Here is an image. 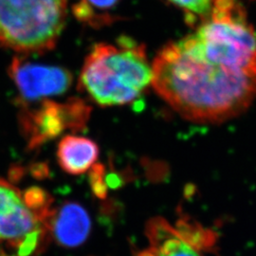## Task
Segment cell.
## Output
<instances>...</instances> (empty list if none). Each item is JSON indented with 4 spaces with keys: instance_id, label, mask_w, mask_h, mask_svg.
<instances>
[{
    "instance_id": "1",
    "label": "cell",
    "mask_w": 256,
    "mask_h": 256,
    "mask_svg": "<svg viewBox=\"0 0 256 256\" xmlns=\"http://www.w3.org/2000/svg\"><path fill=\"white\" fill-rule=\"evenodd\" d=\"M156 92L184 119L216 124L256 99V32L236 0L220 5L152 64Z\"/></svg>"
},
{
    "instance_id": "2",
    "label": "cell",
    "mask_w": 256,
    "mask_h": 256,
    "mask_svg": "<svg viewBox=\"0 0 256 256\" xmlns=\"http://www.w3.org/2000/svg\"><path fill=\"white\" fill-rule=\"evenodd\" d=\"M153 81L146 48L131 38L98 44L86 57L78 88L101 106H120L138 98Z\"/></svg>"
},
{
    "instance_id": "3",
    "label": "cell",
    "mask_w": 256,
    "mask_h": 256,
    "mask_svg": "<svg viewBox=\"0 0 256 256\" xmlns=\"http://www.w3.org/2000/svg\"><path fill=\"white\" fill-rule=\"evenodd\" d=\"M66 0H0V46L21 54L52 50L64 30Z\"/></svg>"
},
{
    "instance_id": "4",
    "label": "cell",
    "mask_w": 256,
    "mask_h": 256,
    "mask_svg": "<svg viewBox=\"0 0 256 256\" xmlns=\"http://www.w3.org/2000/svg\"><path fill=\"white\" fill-rule=\"evenodd\" d=\"M21 106L20 128L30 149L59 137L66 129L82 131L92 114L90 106L80 98H72L63 104L46 100L34 110H28L27 106Z\"/></svg>"
},
{
    "instance_id": "5",
    "label": "cell",
    "mask_w": 256,
    "mask_h": 256,
    "mask_svg": "<svg viewBox=\"0 0 256 256\" xmlns=\"http://www.w3.org/2000/svg\"><path fill=\"white\" fill-rule=\"evenodd\" d=\"M8 74L18 90L20 104L62 95L74 81L72 74L64 68L32 63L23 56L12 60Z\"/></svg>"
},
{
    "instance_id": "6",
    "label": "cell",
    "mask_w": 256,
    "mask_h": 256,
    "mask_svg": "<svg viewBox=\"0 0 256 256\" xmlns=\"http://www.w3.org/2000/svg\"><path fill=\"white\" fill-rule=\"evenodd\" d=\"M44 230L46 225L30 209L18 189L0 178V242L18 247L22 240L34 230Z\"/></svg>"
},
{
    "instance_id": "7",
    "label": "cell",
    "mask_w": 256,
    "mask_h": 256,
    "mask_svg": "<svg viewBox=\"0 0 256 256\" xmlns=\"http://www.w3.org/2000/svg\"><path fill=\"white\" fill-rule=\"evenodd\" d=\"M46 229L52 232L58 244L66 248L78 247L90 236L92 220L82 205L64 202L60 208L52 210Z\"/></svg>"
},
{
    "instance_id": "8",
    "label": "cell",
    "mask_w": 256,
    "mask_h": 256,
    "mask_svg": "<svg viewBox=\"0 0 256 256\" xmlns=\"http://www.w3.org/2000/svg\"><path fill=\"white\" fill-rule=\"evenodd\" d=\"M146 234L155 256H202L185 242L167 220L162 216L147 221Z\"/></svg>"
},
{
    "instance_id": "9",
    "label": "cell",
    "mask_w": 256,
    "mask_h": 256,
    "mask_svg": "<svg viewBox=\"0 0 256 256\" xmlns=\"http://www.w3.org/2000/svg\"><path fill=\"white\" fill-rule=\"evenodd\" d=\"M99 156L96 142L84 137L66 136L57 149L61 168L70 174H82L92 168Z\"/></svg>"
},
{
    "instance_id": "10",
    "label": "cell",
    "mask_w": 256,
    "mask_h": 256,
    "mask_svg": "<svg viewBox=\"0 0 256 256\" xmlns=\"http://www.w3.org/2000/svg\"><path fill=\"white\" fill-rule=\"evenodd\" d=\"M176 229L183 240L200 252H212L216 250L218 234L209 228L203 227L196 220L182 214L176 223Z\"/></svg>"
},
{
    "instance_id": "11",
    "label": "cell",
    "mask_w": 256,
    "mask_h": 256,
    "mask_svg": "<svg viewBox=\"0 0 256 256\" xmlns=\"http://www.w3.org/2000/svg\"><path fill=\"white\" fill-rule=\"evenodd\" d=\"M120 0H78L72 7L75 18L82 23L92 27H100L106 24L110 10L113 9Z\"/></svg>"
},
{
    "instance_id": "12",
    "label": "cell",
    "mask_w": 256,
    "mask_h": 256,
    "mask_svg": "<svg viewBox=\"0 0 256 256\" xmlns=\"http://www.w3.org/2000/svg\"><path fill=\"white\" fill-rule=\"evenodd\" d=\"M182 10L188 22L194 24L209 18L225 0H167Z\"/></svg>"
},
{
    "instance_id": "13",
    "label": "cell",
    "mask_w": 256,
    "mask_h": 256,
    "mask_svg": "<svg viewBox=\"0 0 256 256\" xmlns=\"http://www.w3.org/2000/svg\"><path fill=\"white\" fill-rule=\"evenodd\" d=\"M106 171L102 164L93 165L90 173V180L93 194L101 200H104L108 196V184L106 182Z\"/></svg>"
}]
</instances>
